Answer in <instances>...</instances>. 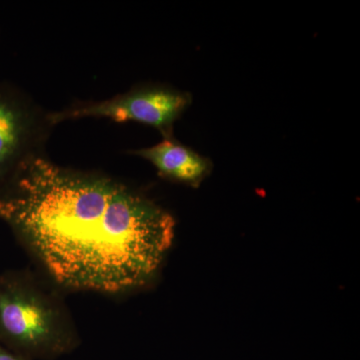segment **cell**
Wrapping results in <instances>:
<instances>
[{"label": "cell", "mask_w": 360, "mask_h": 360, "mask_svg": "<svg viewBox=\"0 0 360 360\" xmlns=\"http://www.w3.org/2000/svg\"><path fill=\"white\" fill-rule=\"evenodd\" d=\"M60 288L26 269L0 274V345L27 360L75 352L80 336Z\"/></svg>", "instance_id": "cell-2"}, {"label": "cell", "mask_w": 360, "mask_h": 360, "mask_svg": "<svg viewBox=\"0 0 360 360\" xmlns=\"http://www.w3.org/2000/svg\"><path fill=\"white\" fill-rule=\"evenodd\" d=\"M0 220L61 290L120 295L153 281L174 238L169 212L110 175L33 158Z\"/></svg>", "instance_id": "cell-1"}, {"label": "cell", "mask_w": 360, "mask_h": 360, "mask_svg": "<svg viewBox=\"0 0 360 360\" xmlns=\"http://www.w3.org/2000/svg\"><path fill=\"white\" fill-rule=\"evenodd\" d=\"M191 94L169 86L137 85L110 98L73 101L63 110L51 111L49 117L54 127L84 118L141 123L158 129L163 139H169L174 137L175 122L191 105Z\"/></svg>", "instance_id": "cell-4"}, {"label": "cell", "mask_w": 360, "mask_h": 360, "mask_svg": "<svg viewBox=\"0 0 360 360\" xmlns=\"http://www.w3.org/2000/svg\"><path fill=\"white\" fill-rule=\"evenodd\" d=\"M49 113L18 84L0 80V198L26 163L45 155L56 127Z\"/></svg>", "instance_id": "cell-3"}, {"label": "cell", "mask_w": 360, "mask_h": 360, "mask_svg": "<svg viewBox=\"0 0 360 360\" xmlns=\"http://www.w3.org/2000/svg\"><path fill=\"white\" fill-rule=\"evenodd\" d=\"M129 155L149 161L162 179L198 186L212 170V162L174 137L150 148L132 149Z\"/></svg>", "instance_id": "cell-5"}, {"label": "cell", "mask_w": 360, "mask_h": 360, "mask_svg": "<svg viewBox=\"0 0 360 360\" xmlns=\"http://www.w3.org/2000/svg\"><path fill=\"white\" fill-rule=\"evenodd\" d=\"M0 360H27L0 345Z\"/></svg>", "instance_id": "cell-6"}]
</instances>
